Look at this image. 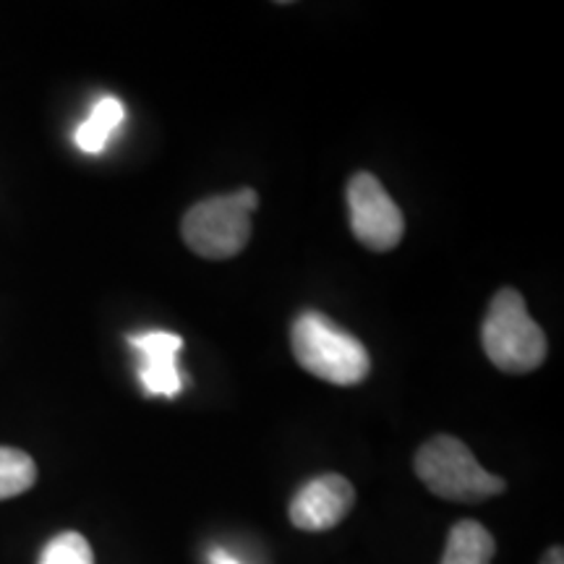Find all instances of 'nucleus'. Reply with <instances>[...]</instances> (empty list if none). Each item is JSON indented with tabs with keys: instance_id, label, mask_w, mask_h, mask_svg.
I'll return each mask as SVG.
<instances>
[{
	"instance_id": "f257e3e1",
	"label": "nucleus",
	"mask_w": 564,
	"mask_h": 564,
	"mask_svg": "<svg viewBox=\"0 0 564 564\" xmlns=\"http://www.w3.org/2000/svg\"><path fill=\"white\" fill-rule=\"evenodd\" d=\"M291 348L303 371L337 387L361 384L371 371L366 345L322 312H303L293 322Z\"/></svg>"
},
{
	"instance_id": "f03ea898",
	"label": "nucleus",
	"mask_w": 564,
	"mask_h": 564,
	"mask_svg": "<svg viewBox=\"0 0 564 564\" xmlns=\"http://www.w3.org/2000/svg\"><path fill=\"white\" fill-rule=\"evenodd\" d=\"M415 476L436 497L447 502L476 505L499 497L507 489L505 478L486 470L460 440L436 434L415 453Z\"/></svg>"
},
{
	"instance_id": "7ed1b4c3",
	"label": "nucleus",
	"mask_w": 564,
	"mask_h": 564,
	"mask_svg": "<svg viewBox=\"0 0 564 564\" xmlns=\"http://www.w3.org/2000/svg\"><path fill=\"white\" fill-rule=\"evenodd\" d=\"M486 358L505 373L535 371L546 358V335L528 314L525 299L514 288H502L486 312L484 329Z\"/></svg>"
},
{
	"instance_id": "20e7f679",
	"label": "nucleus",
	"mask_w": 564,
	"mask_h": 564,
	"mask_svg": "<svg viewBox=\"0 0 564 564\" xmlns=\"http://www.w3.org/2000/svg\"><path fill=\"white\" fill-rule=\"evenodd\" d=\"M259 207L253 188L228 196H209L183 215L181 236L196 257L223 262L238 257L251 238V212Z\"/></svg>"
},
{
	"instance_id": "39448f33",
	"label": "nucleus",
	"mask_w": 564,
	"mask_h": 564,
	"mask_svg": "<svg viewBox=\"0 0 564 564\" xmlns=\"http://www.w3.org/2000/svg\"><path fill=\"white\" fill-rule=\"evenodd\" d=\"M350 230L356 241L369 251H392L403 241V212L384 192L377 175L356 173L348 183Z\"/></svg>"
},
{
	"instance_id": "423d86ee",
	"label": "nucleus",
	"mask_w": 564,
	"mask_h": 564,
	"mask_svg": "<svg viewBox=\"0 0 564 564\" xmlns=\"http://www.w3.org/2000/svg\"><path fill=\"white\" fill-rule=\"evenodd\" d=\"M356 502V489L345 476L324 474L306 481L291 502V523L299 531L322 533L340 525Z\"/></svg>"
},
{
	"instance_id": "0eeeda50",
	"label": "nucleus",
	"mask_w": 564,
	"mask_h": 564,
	"mask_svg": "<svg viewBox=\"0 0 564 564\" xmlns=\"http://www.w3.org/2000/svg\"><path fill=\"white\" fill-rule=\"evenodd\" d=\"M129 343L141 356L139 379L144 390L160 398H175L183 390L178 364H175V356L183 348V337L152 329V333L131 335Z\"/></svg>"
},
{
	"instance_id": "6e6552de",
	"label": "nucleus",
	"mask_w": 564,
	"mask_h": 564,
	"mask_svg": "<svg viewBox=\"0 0 564 564\" xmlns=\"http://www.w3.org/2000/svg\"><path fill=\"white\" fill-rule=\"evenodd\" d=\"M497 552L494 535L476 520H460L447 535V546L440 564H491Z\"/></svg>"
},
{
	"instance_id": "1a4fd4ad",
	"label": "nucleus",
	"mask_w": 564,
	"mask_h": 564,
	"mask_svg": "<svg viewBox=\"0 0 564 564\" xmlns=\"http://www.w3.org/2000/svg\"><path fill=\"white\" fill-rule=\"evenodd\" d=\"M123 121V102L116 97H102L89 112V118L84 121L74 133L76 147L87 154H100L108 144L110 133L118 129V123Z\"/></svg>"
},
{
	"instance_id": "9d476101",
	"label": "nucleus",
	"mask_w": 564,
	"mask_h": 564,
	"mask_svg": "<svg viewBox=\"0 0 564 564\" xmlns=\"http://www.w3.org/2000/svg\"><path fill=\"white\" fill-rule=\"evenodd\" d=\"M37 481V465L17 447H0V502L30 491Z\"/></svg>"
},
{
	"instance_id": "9b49d317",
	"label": "nucleus",
	"mask_w": 564,
	"mask_h": 564,
	"mask_svg": "<svg viewBox=\"0 0 564 564\" xmlns=\"http://www.w3.org/2000/svg\"><path fill=\"white\" fill-rule=\"evenodd\" d=\"M40 564H95V554L82 533L66 531L47 541L40 554Z\"/></svg>"
},
{
	"instance_id": "f8f14e48",
	"label": "nucleus",
	"mask_w": 564,
	"mask_h": 564,
	"mask_svg": "<svg viewBox=\"0 0 564 564\" xmlns=\"http://www.w3.org/2000/svg\"><path fill=\"white\" fill-rule=\"evenodd\" d=\"M541 564H564L562 546H552V549H549V552L544 554V560H541Z\"/></svg>"
},
{
	"instance_id": "ddd939ff",
	"label": "nucleus",
	"mask_w": 564,
	"mask_h": 564,
	"mask_svg": "<svg viewBox=\"0 0 564 564\" xmlns=\"http://www.w3.org/2000/svg\"><path fill=\"white\" fill-rule=\"evenodd\" d=\"M209 562L212 564H243L241 560H236V556L228 554V552H212Z\"/></svg>"
}]
</instances>
